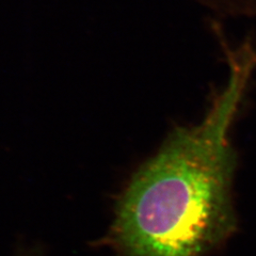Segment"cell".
<instances>
[{"label":"cell","mask_w":256,"mask_h":256,"mask_svg":"<svg viewBox=\"0 0 256 256\" xmlns=\"http://www.w3.org/2000/svg\"><path fill=\"white\" fill-rule=\"evenodd\" d=\"M228 70L202 122L178 127L118 198L105 242L122 256H203L236 228L230 132L256 70V36L230 41L210 22Z\"/></svg>","instance_id":"1"},{"label":"cell","mask_w":256,"mask_h":256,"mask_svg":"<svg viewBox=\"0 0 256 256\" xmlns=\"http://www.w3.org/2000/svg\"><path fill=\"white\" fill-rule=\"evenodd\" d=\"M22 256H38L34 252H32V253H25L24 255H22Z\"/></svg>","instance_id":"2"}]
</instances>
